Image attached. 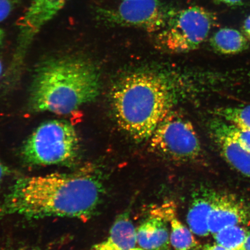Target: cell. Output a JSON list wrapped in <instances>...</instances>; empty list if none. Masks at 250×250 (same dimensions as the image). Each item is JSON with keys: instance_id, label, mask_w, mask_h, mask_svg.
<instances>
[{"instance_id": "cell-18", "label": "cell", "mask_w": 250, "mask_h": 250, "mask_svg": "<svg viewBox=\"0 0 250 250\" xmlns=\"http://www.w3.org/2000/svg\"><path fill=\"white\" fill-rule=\"evenodd\" d=\"M215 114L228 123L250 129V105L239 107H222L216 109Z\"/></svg>"}, {"instance_id": "cell-30", "label": "cell", "mask_w": 250, "mask_h": 250, "mask_svg": "<svg viewBox=\"0 0 250 250\" xmlns=\"http://www.w3.org/2000/svg\"><path fill=\"white\" fill-rule=\"evenodd\" d=\"M121 1H123V0H121Z\"/></svg>"}, {"instance_id": "cell-24", "label": "cell", "mask_w": 250, "mask_h": 250, "mask_svg": "<svg viewBox=\"0 0 250 250\" xmlns=\"http://www.w3.org/2000/svg\"><path fill=\"white\" fill-rule=\"evenodd\" d=\"M242 0H221V2L229 5H236L240 4Z\"/></svg>"}, {"instance_id": "cell-22", "label": "cell", "mask_w": 250, "mask_h": 250, "mask_svg": "<svg viewBox=\"0 0 250 250\" xmlns=\"http://www.w3.org/2000/svg\"><path fill=\"white\" fill-rule=\"evenodd\" d=\"M243 27L244 33H245L247 39L250 40V15L244 21Z\"/></svg>"}, {"instance_id": "cell-13", "label": "cell", "mask_w": 250, "mask_h": 250, "mask_svg": "<svg viewBox=\"0 0 250 250\" xmlns=\"http://www.w3.org/2000/svg\"><path fill=\"white\" fill-rule=\"evenodd\" d=\"M166 217L170 227V245L174 250H197L199 243L191 230L181 223L176 217V210L173 205H164Z\"/></svg>"}, {"instance_id": "cell-19", "label": "cell", "mask_w": 250, "mask_h": 250, "mask_svg": "<svg viewBox=\"0 0 250 250\" xmlns=\"http://www.w3.org/2000/svg\"><path fill=\"white\" fill-rule=\"evenodd\" d=\"M20 1L21 0H0V22L8 17Z\"/></svg>"}, {"instance_id": "cell-2", "label": "cell", "mask_w": 250, "mask_h": 250, "mask_svg": "<svg viewBox=\"0 0 250 250\" xmlns=\"http://www.w3.org/2000/svg\"><path fill=\"white\" fill-rule=\"evenodd\" d=\"M176 87L162 74L136 72L115 84L112 109L124 132L137 142L149 140L177 102Z\"/></svg>"}, {"instance_id": "cell-12", "label": "cell", "mask_w": 250, "mask_h": 250, "mask_svg": "<svg viewBox=\"0 0 250 250\" xmlns=\"http://www.w3.org/2000/svg\"><path fill=\"white\" fill-rule=\"evenodd\" d=\"M210 130L215 142L228 163L240 173L250 177V151L211 124Z\"/></svg>"}, {"instance_id": "cell-3", "label": "cell", "mask_w": 250, "mask_h": 250, "mask_svg": "<svg viewBox=\"0 0 250 250\" xmlns=\"http://www.w3.org/2000/svg\"><path fill=\"white\" fill-rule=\"evenodd\" d=\"M100 90L99 74L89 62L78 58L56 59L37 70L30 104L36 111L68 114L93 101Z\"/></svg>"}, {"instance_id": "cell-5", "label": "cell", "mask_w": 250, "mask_h": 250, "mask_svg": "<svg viewBox=\"0 0 250 250\" xmlns=\"http://www.w3.org/2000/svg\"><path fill=\"white\" fill-rule=\"evenodd\" d=\"M216 20L214 14L199 6L176 11L157 32L156 42L159 48L168 52L193 51L208 38Z\"/></svg>"}, {"instance_id": "cell-7", "label": "cell", "mask_w": 250, "mask_h": 250, "mask_svg": "<svg viewBox=\"0 0 250 250\" xmlns=\"http://www.w3.org/2000/svg\"><path fill=\"white\" fill-rule=\"evenodd\" d=\"M176 12L160 0H123L116 7L102 9L105 22L158 32Z\"/></svg>"}, {"instance_id": "cell-25", "label": "cell", "mask_w": 250, "mask_h": 250, "mask_svg": "<svg viewBox=\"0 0 250 250\" xmlns=\"http://www.w3.org/2000/svg\"><path fill=\"white\" fill-rule=\"evenodd\" d=\"M245 250H250V232L248 233V236L245 243Z\"/></svg>"}, {"instance_id": "cell-29", "label": "cell", "mask_w": 250, "mask_h": 250, "mask_svg": "<svg viewBox=\"0 0 250 250\" xmlns=\"http://www.w3.org/2000/svg\"><path fill=\"white\" fill-rule=\"evenodd\" d=\"M215 1H216L218 2H221V0H215Z\"/></svg>"}, {"instance_id": "cell-17", "label": "cell", "mask_w": 250, "mask_h": 250, "mask_svg": "<svg viewBox=\"0 0 250 250\" xmlns=\"http://www.w3.org/2000/svg\"><path fill=\"white\" fill-rule=\"evenodd\" d=\"M211 124L217 127L228 136L236 140L240 145L250 151V129L227 123L226 121L220 118H215L211 122Z\"/></svg>"}, {"instance_id": "cell-11", "label": "cell", "mask_w": 250, "mask_h": 250, "mask_svg": "<svg viewBox=\"0 0 250 250\" xmlns=\"http://www.w3.org/2000/svg\"><path fill=\"white\" fill-rule=\"evenodd\" d=\"M215 193L208 190H199L193 194L187 215V223L197 236H208L210 234L208 218Z\"/></svg>"}, {"instance_id": "cell-6", "label": "cell", "mask_w": 250, "mask_h": 250, "mask_svg": "<svg viewBox=\"0 0 250 250\" xmlns=\"http://www.w3.org/2000/svg\"><path fill=\"white\" fill-rule=\"evenodd\" d=\"M149 140L151 151L170 161L189 162L201 152V143L192 124L177 112H170Z\"/></svg>"}, {"instance_id": "cell-27", "label": "cell", "mask_w": 250, "mask_h": 250, "mask_svg": "<svg viewBox=\"0 0 250 250\" xmlns=\"http://www.w3.org/2000/svg\"><path fill=\"white\" fill-rule=\"evenodd\" d=\"M39 250L38 249H36V248H29V249H23V250Z\"/></svg>"}, {"instance_id": "cell-10", "label": "cell", "mask_w": 250, "mask_h": 250, "mask_svg": "<svg viewBox=\"0 0 250 250\" xmlns=\"http://www.w3.org/2000/svg\"><path fill=\"white\" fill-rule=\"evenodd\" d=\"M245 206L232 196L215 194L208 218L210 233L213 235L224 228L240 226L248 220Z\"/></svg>"}, {"instance_id": "cell-15", "label": "cell", "mask_w": 250, "mask_h": 250, "mask_svg": "<svg viewBox=\"0 0 250 250\" xmlns=\"http://www.w3.org/2000/svg\"><path fill=\"white\" fill-rule=\"evenodd\" d=\"M107 240L121 249L136 248L137 229L129 212H125L117 218L109 230Z\"/></svg>"}, {"instance_id": "cell-28", "label": "cell", "mask_w": 250, "mask_h": 250, "mask_svg": "<svg viewBox=\"0 0 250 250\" xmlns=\"http://www.w3.org/2000/svg\"><path fill=\"white\" fill-rule=\"evenodd\" d=\"M2 73V64L1 62H0V76H1Z\"/></svg>"}, {"instance_id": "cell-26", "label": "cell", "mask_w": 250, "mask_h": 250, "mask_svg": "<svg viewBox=\"0 0 250 250\" xmlns=\"http://www.w3.org/2000/svg\"><path fill=\"white\" fill-rule=\"evenodd\" d=\"M2 38H3L2 31L1 29H0V43H1V42H2Z\"/></svg>"}, {"instance_id": "cell-16", "label": "cell", "mask_w": 250, "mask_h": 250, "mask_svg": "<svg viewBox=\"0 0 250 250\" xmlns=\"http://www.w3.org/2000/svg\"><path fill=\"white\" fill-rule=\"evenodd\" d=\"M248 233L240 226L228 227L213 234L218 245L230 250H245Z\"/></svg>"}, {"instance_id": "cell-4", "label": "cell", "mask_w": 250, "mask_h": 250, "mask_svg": "<svg viewBox=\"0 0 250 250\" xmlns=\"http://www.w3.org/2000/svg\"><path fill=\"white\" fill-rule=\"evenodd\" d=\"M79 140L67 122L54 120L41 125L25 142L21 151L27 164L67 165L76 160Z\"/></svg>"}, {"instance_id": "cell-20", "label": "cell", "mask_w": 250, "mask_h": 250, "mask_svg": "<svg viewBox=\"0 0 250 250\" xmlns=\"http://www.w3.org/2000/svg\"><path fill=\"white\" fill-rule=\"evenodd\" d=\"M90 250H145L142 248H135L131 249H124L118 248V247L115 246L113 244L107 241V240H104L102 242L96 244L94 245Z\"/></svg>"}, {"instance_id": "cell-23", "label": "cell", "mask_w": 250, "mask_h": 250, "mask_svg": "<svg viewBox=\"0 0 250 250\" xmlns=\"http://www.w3.org/2000/svg\"><path fill=\"white\" fill-rule=\"evenodd\" d=\"M203 250H230L224 247L218 245V244H212V245H206L204 246Z\"/></svg>"}, {"instance_id": "cell-9", "label": "cell", "mask_w": 250, "mask_h": 250, "mask_svg": "<svg viewBox=\"0 0 250 250\" xmlns=\"http://www.w3.org/2000/svg\"><path fill=\"white\" fill-rule=\"evenodd\" d=\"M169 223L162 206L154 209L137 229V245L145 250H170Z\"/></svg>"}, {"instance_id": "cell-8", "label": "cell", "mask_w": 250, "mask_h": 250, "mask_svg": "<svg viewBox=\"0 0 250 250\" xmlns=\"http://www.w3.org/2000/svg\"><path fill=\"white\" fill-rule=\"evenodd\" d=\"M68 0H33L23 17L19 20V43L27 48L43 26L54 18Z\"/></svg>"}, {"instance_id": "cell-21", "label": "cell", "mask_w": 250, "mask_h": 250, "mask_svg": "<svg viewBox=\"0 0 250 250\" xmlns=\"http://www.w3.org/2000/svg\"><path fill=\"white\" fill-rule=\"evenodd\" d=\"M9 172V168L4 164H2L1 162H0V185L4 181L5 178L8 176Z\"/></svg>"}, {"instance_id": "cell-1", "label": "cell", "mask_w": 250, "mask_h": 250, "mask_svg": "<svg viewBox=\"0 0 250 250\" xmlns=\"http://www.w3.org/2000/svg\"><path fill=\"white\" fill-rule=\"evenodd\" d=\"M98 168L73 173L21 177L0 202V217H62L87 221L96 213L104 192Z\"/></svg>"}, {"instance_id": "cell-14", "label": "cell", "mask_w": 250, "mask_h": 250, "mask_svg": "<svg viewBox=\"0 0 250 250\" xmlns=\"http://www.w3.org/2000/svg\"><path fill=\"white\" fill-rule=\"evenodd\" d=\"M210 45L215 51L223 55H234L249 48L248 39L239 31L223 28L212 36Z\"/></svg>"}]
</instances>
